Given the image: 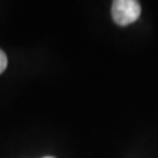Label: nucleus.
Returning <instances> with one entry per match:
<instances>
[{
	"label": "nucleus",
	"instance_id": "obj_1",
	"mask_svg": "<svg viewBox=\"0 0 158 158\" xmlns=\"http://www.w3.org/2000/svg\"><path fill=\"white\" fill-rule=\"evenodd\" d=\"M112 19L117 25L127 27L137 21L141 15V6L136 0H115L112 3Z\"/></svg>",
	"mask_w": 158,
	"mask_h": 158
},
{
	"label": "nucleus",
	"instance_id": "obj_2",
	"mask_svg": "<svg viewBox=\"0 0 158 158\" xmlns=\"http://www.w3.org/2000/svg\"><path fill=\"white\" fill-rule=\"evenodd\" d=\"M7 63H8V59H7L6 53L0 49V74H2L7 69Z\"/></svg>",
	"mask_w": 158,
	"mask_h": 158
},
{
	"label": "nucleus",
	"instance_id": "obj_3",
	"mask_svg": "<svg viewBox=\"0 0 158 158\" xmlns=\"http://www.w3.org/2000/svg\"><path fill=\"white\" fill-rule=\"evenodd\" d=\"M44 158H56V157H50V156H48V157H44Z\"/></svg>",
	"mask_w": 158,
	"mask_h": 158
}]
</instances>
